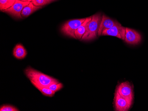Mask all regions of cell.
Returning <instances> with one entry per match:
<instances>
[{"label": "cell", "instance_id": "cell-1", "mask_svg": "<svg viewBox=\"0 0 148 111\" xmlns=\"http://www.w3.org/2000/svg\"><path fill=\"white\" fill-rule=\"evenodd\" d=\"M25 74L31 82H34L39 86H48L54 83L59 82V81L49 75L44 74L31 67L25 69Z\"/></svg>", "mask_w": 148, "mask_h": 111}, {"label": "cell", "instance_id": "cell-2", "mask_svg": "<svg viewBox=\"0 0 148 111\" xmlns=\"http://www.w3.org/2000/svg\"><path fill=\"white\" fill-rule=\"evenodd\" d=\"M102 16L100 14H96L92 16V19L88 25L85 33L82 37V40L90 41L97 37Z\"/></svg>", "mask_w": 148, "mask_h": 111}, {"label": "cell", "instance_id": "cell-3", "mask_svg": "<svg viewBox=\"0 0 148 111\" xmlns=\"http://www.w3.org/2000/svg\"><path fill=\"white\" fill-rule=\"evenodd\" d=\"M86 18L75 19L67 21L61 27V31L65 35L76 39L75 32L76 30L82 25Z\"/></svg>", "mask_w": 148, "mask_h": 111}, {"label": "cell", "instance_id": "cell-4", "mask_svg": "<svg viewBox=\"0 0 148 111\" xmlns=\"http://www.w3.org/2000/svg\"><path fill=\"white\" fill-rule=\"evenodd\" d=\"M29 1H23L20 0H16L15 2L10 8L3 11L12 16V17L21 19L23 18L21 16V12L24 7L28 5L30 3Z\"/></svg>", "mask_w": 148, "mask_h": 111}, {"label": "cell", "instance_id": "cell-5", "mask_svg": "<svg viewBox=\"0 0 148 111\" xmlns=\"http://www.w3.org/2000/svg\"><path fill=\"white\" fill-rule=\"evenodd\" d=\"M116 91L122 97L125 98L130 102L133 103L134 100L133 87L129 82H123L120 84L117 87Z\"/></svg>", "mask_w": 148, "mask_h": 111}, {"label": "cell", "instance_id": "cell-6", "mask_svg": "<svg viewBox=\"0 0 148 111\" xmlns=\"http://www.w3.org/2000/svg\"><path fill=\"white\" fill-rule=\"evenodd\" d=\"M126 28L123 27L120 24L114 25L112 28L105 30L102 32V35L114 36L125 40Z\"/></svg>", "mask_w": 148, "mask_h": 111}, {"label": "cell", "instance_id": "cell-7", "mask_svg": "<svg viewBox=\"0 0 148 111\" xmlns=\"http://www.w3.org/2000/svg\"><path fill=\"white\" fill-rule=\"evenodd\" d=\"M132 104V103L120 95L116 90L114 96V104L116 111H128Z\"/></svg>", "mask_w": 148, "mask_h": 111}, {"label": "cell", "instance_id": "cell-8", "mask_svg": "<svg viewBox=\"0 0 148 111\" xmlns=\"http://www.w3.org/2000/svg\"><path fill=\"white\" fill-rule=\"evenodd\" d=\"M125 40L127 44L136 45L139 44L142 41V35L135 30L127 28Z\"/></svg>", "mask_w": 148, "mask_h": 111}, {"label": "cell", "instance_id": "cell-9", "mask_svg": "<svg viewBox=\"0 0 148 111\" xmlns=\"http://www.w3.org/2000/svg\"><path fill=\"white\" fill-rule=\"evenodd\" d=\"M119 24L120 23L116 20H114L113 19L103 15L98 31V35L99 36H100L102 35V32L105 30L110 29L114 25Z\"/></svg>", "mask_w": 148, "mask_h": 111}, {"label": "cell", "instance_id": "cell-10", "mask_svg": "<svg viewBox=\"0 0 148 111\" xmlns=\"http://www.w3.org/2000/svg\"><path fill=\"white\" fill-rule=\"evenodd\" d=\"M92 19V16L86 18L84 23L80 26L78 29L76 30L75 32V35L76 39H81L83 35L85 33L87 30L88 25L90 21Z\"/></svg>", "mask_w": 148, "mask_h": 111}, {"label": "cell", "instance_id": "cell-11", "mask_svg": "<svg viewBox=\"0 0 148 111\" xmlns=\"http://www.w3.org/2000/svg\"><path fill=\"white\" fill-rule=\"evenodd\" d=\"M27 52L21 44H18L13 49V55L18 59H24L26 56Z\"/></svg>", "mask_w": 148, "mask_h": 111}, {"label": "cell", "instance_id": "cell-12", "mask_svg": "<svg viewBox=\"0 0 148 111\" xmlns=\"http://www.w3.org/2000/svg\"><path fill=\"white\" fill-rule=\"evenodd\" d=\"M42 6H37L33 5L32 2H30L28 5L24 7L21 12V16L23 18H26L31 15L33 12L36 11L37 10L41 9Z\"/></svg>", "mask_w": 148, "mask_h": 111}, {"label": "cell", "instance_id": "cell-13", "mask_svg": "<svg viewBox=\"0 0 148 111\" xmlns=\"http://www.w3.org/2000/svg\"><path fill=\"white\" fill-rule=\"evenodd\" d=\"M32 83L45 96L52 97L54 95L55 93V92L51 90L48 87L39 86L38 84L34 82H32Z\"/></svg>", "mask_w": 148, "mask_h": 111}, {"label": "cell", "instance_id": "cell-14", "mask_svg": "<svg viewBox=\"0 0 148 111\" xmlns=\"http://www.w3.org/2000/svg\"><path fill=\"white\" fill-rule=\"evenodd\" d=\"M16 0H0V10L3 11L10 8L15 2Z\"/></svg>", "mask_w": 148, "mask_h": 111}, {"label": "cell", "instance_id": "cell-15", "mask_svg": "<svg viewBox=\"0 0 148 111\" xmlns=\"http://www.w3.org/2000/svg\"><path fill=\"white\" fill-rule=\"evenodd\" d=\"M56 0H32L31 2L33 5L37 6H43Z\"/></svg>", "mask_w": 148, "mask_h": 111}, {"label": "cell", "instance_id": "cell-16", "mask_svg": "<svg viewBox=\"0 0 148 111\" xmlns=\"http://www.w3.org/2000/svg\"><path fill=\"white\" fill-rule=\"evenodd\" d=\"M48 88L52 91H54V92L56 93L59 90H60L61 89L63 88V84L60 82L57 83H54L51 84L48 86Z\"/></svg>", "mask_w": 148, "mask_h": 111}, {"label": "cell", "instance_id": "cell-17", "mask_svg": "<svg viewBox=\"0 0 148 111\" xmlns=\"http://www.w3.org/2000/svg\"><path fill=\"white\" fill-rule=\"evenodd\" d=\"M1 111H18V109L13 106L10 105H3L0 108Z\"/></svg>", "mask_w": 148, "mask_h": 111}, {"label": "cell", "instance_id": "cell-18", "mask_svg": "<svg viewBox=\"0 0 148 111\" xmlns=\"http://www.w3.org/2000/svg\"><path fill=\"white\" fill-rule=\"evenodd\" d=\"M20 1H29V2H31L32 1V0H20Z\"/></svg>", "mask_w": 148, "mask_h": 111}]
</instances>
